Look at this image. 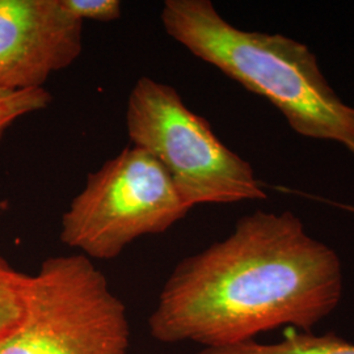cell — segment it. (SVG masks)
Masks as SVG:
<instances>
[{
  "mask_svg": "<svg viewBox=\"0 0 354 354\" xmlns=\"http://www.w3.org/2000/svg\"><path fill=\"white\" fill-rule=\"evenodd\" d=\"M339 254L291 212L256 210L183 259L149 317L152 339L222 348L289 326L311 332L340 304Z\"/></svg>",
  "mask_w": 354,
  "mask_h": 354,
  "instance_id": "6da1fadb",
  "label": "cell"
},
{
  "mask_svg": "<svg viewBox=\"0 0 354 354\" xmlns=\"http://www.w3.org/2000/svg\"><path fill=\"white\" fill-rule=\"evenodd\" d=\"M165 33L194 57L272 102L297 134L342 145L354 156V106L329 86L317 57L279 33L243 30L210 0H165Z\"/></svg>",
  "mask_w": 354,
  "mask_h": 354,
  "instance_id": "7a4b0ae2",
  "label": "cell"
},
{
  "mask_svg": "<svg viewBox=\"0 0 354 354\" xmlns=\"http://www.w3.org/2000/svg\"><path fill=\"white\" fill-rule=\"evenodd\" d=\"M127 127L133 146L165 167L189 210L205 203L266 198L252 165L222 143L175 87L140 76L127 99Z\"/></svg>",
  "mask_w": 354,
  "mask_h": 354,
  "instance_id": "3957f363",
  "label": "cell"
},
{
  "mask_svg": "<svg viewBox=\"0 0 354 354\" xmlns=\"http://www.w3.org/2000/svg\"><path fill=\"white\" fill-rule=\"evenodd\" d=\"M127 307L93 260L51 256L29 276L20 326L0 354H127Z\"/></svg>",
  "mask_w": 354,
  "mask_h": 354,
  "instance_id": "277c9868",
  "label": "cell"
},
{
  "mask_svg": "<svg viewBox=\"0 0 354 354\" xmlns=\"http://www.w3.org/2000/svg\"><path fill=\"white\" fill-rule=\"evenodd\" d=\"M188 213L165 167L130 146L87 176L62 215L59 241L91 260L109 261Z\"/></svg>",
  "mask_w": 354,
  "mask_h": 354,
  "instance_id": "5b68a950",
  "label": "cell"
},
{
  "mask_svg": "<svg viewBox=\"0 0 354 354\" xmlns=\"http://www.w3.org/2000/svg\"><path fill=\"white\" fill-rule=\"evenodd\" d=\"M83 26L62 0H0V86L45 88L80 57Z\"/></svg>",
  "mask_w": 354,
  "mask_h": 354,
  "instance_id": "8992f818",
  "label": "cell"
},
{
  "mask_svg": "<svg viewBox=\"0 0 354 354\" xmlns=\"http://www.w3.org/2000/svg\"><path fill=\"white\" fill-rule=\"evenodd\" d=\"M196 354H354V344L335 333L320 336L292 329L277 342L251 340L222 348H203Z\"/></svg>",
  "mask_w": 354,
  "mask_h": 354,
  "instance_id": "52a82bcc",
  "label": "cell"
},
{
  "mask_svg": "<svg viewBox=\"0 0 354 354\" xmlns=\"http://www.w3.org/2000/svg\"><path fill=\"white\" fill-rule=\"evenodd\" d=\"M28 279L29 274L19 272L0 254V342L23 320Z\"/></svg>",
  "mask_w": 354,
  "mask_h": 354,
  "instance_id": "ba28073f",
  "label": "cell"
},
{
  "mask_svg": "<svg viewBox=\"0 0 354 354\" xmlns=\"http://www.w3.org/2000/svg\"><path fill=\"white\" fill-rule=\"evenodd\" d=\"M53 96L46 88L10 89L0 86V142L23 117L46 109Z\"/></svg>",
  "mask_w": 354,
  "mask_h": 354,
  "instance_id": "9c48e42d",
  "label": "cell"
},
{
  "mask_svg": "<svg viewBox=\"0 0 354 354\" xmlns=\"http://www.w3.org/2000/svg\"><path fill=\"white\" fill-rule=\"evenodd\" d=\"M64 8L76 19L111 23L121 19L122 3L120 0H62Z\"/></svg>",
  "mask_w": 354,
  "mask_h": 354,
  "instance_id": "30bf717a",
  "label": "cell"
}]
</instances>
